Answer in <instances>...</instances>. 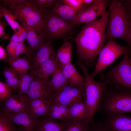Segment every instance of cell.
<instances>
[{"instance_id": "cell-1", "label": "cell", "mask_w": 131, "mask_h": 131, "mask_svg": "<svg viewBox=\"0 0 131 131\" xmlns=\"http://www.w3.org/2000/svg\"><path fill=\"white\" fill-rule=\"evenodd\" d=\"M109 10L99 19L85 25L74 38L80 58L87 63L93 61L104 46Z\"/></svg>"}, {"instance_id": "cell-2", "label": "cell", "mask_w": 131, "mask_h": 131, "mask_svg": "<svg viewBox=\"0 0 131 131\" xmlns=\"http://www.w3.org/2000/svg\"><path fill=\"white\" fill-rule=\"evenodd\" d=\"M99 108L111 117L120 113H131V90L118 85L108 86L103 91Z\"/></svg>"}, {"instance_id": "cell-3", "label": "cell", "mask_w": 131, "mask_h": 131, "mask_svg": "<svg viewBox=\"0 0 131 131\" xmlns=\"http://www.w3.org/2000/svg\"><path fill=\"white\" fill-rule=\"evenodd\" d=\"M109 16L105 40L119 39L126 41L131 17L120 0H109Z\"/></svg>"}, {"instance_id": "cell-4", "label": "cell", "mask_w": 131, "mask_h": 131, "mask_svg": "<svg viewBox=\"0 0 131 131\" xmlns=\"http://www.w3.org/2000/svg\"><path fill=\"white\" fill-rule=\"evenodd\" d=\"M78 65L84 75L85 86L83 100L87 110V122L89 124L93 122L94 115L100 108L104 90L108 84L106 82H99L95 81L82 62H79Z\"/></svg>"}, {"instance_id": "cell-5", "label": "cell", "mask_w": 131, "mask_h": 131, "mask_svg": "<svg viewBox=\"0 0 131 131\" xmlns=\"http://www.w3.org/2000/svg\"><path fill=\"white\" fill-rule=\"evenodd\" d=\"M29 0L23 3L9 7L17 20L35 28L39 34L43 35V22L46 10L37 8L30 3Z\"/></svg>"}, {"instance_id": "cell-6", "label": "cell", "mask_w": 131, "mask_h": 131, "mask_svg": "<svg viewBox=\"0 0 131 131\" xmlns=\"http://www.w3.org/2000/svg\"><path fill=\"white\" fill-rule=\"evenodd\" d=\"M75 25L52 13L47 12L45 15L42 33L48 40L62 39L68 40L72 38Z\"/></svg>"}, {"instance_id": "cell-7", "label": "cell", "mask_w": 131, "mask_h": 131, "mask_svg": "<svg viewBox=\"0 0 131 131\" xmlns=\"http://www.w3.org/2000/svg\"><path fill=\"white\" fill-rule=\"evenodd\" d=\"M129 53L124 54L120 62L101 76V81L116 84L131 90V61Z\"/></svg>"}, {"instance_id": "cell-8", "label": "cell", "mask_w": 131, "mask_h": 131, "mask_svg": "<svg viewBox=\"0 0 131 131\" xmlns=\"http://www.w3.org/2000/svg\"><path fill=\"white\" fill-rule=\"evenodd\" d=\"M129 52L128 47L119 45L113 40L108 41L99 54L95 70L91 75V77L93 78L122 55Z\"/></svg>"}, {"instance_id": "cell-9", "label": "cell", "mask_w": 131, "mask_h": 131, "mask_svg": "<svg viewBox=\"0 0 131 131\" xmlns=\"http://www.w3.org/2000/svg\"><path fill=\"white\" fill-rule=\"evenodd\" d=\"M108 1L107 0H95L87 8L79 12L71 23L75 25L89 23L96 20L106 12Z\"/></svg>"}, {"instance_id": "cell-10", "label": "cell", "mask_w": 131, "mask_h": 131, "mask_svg": "<svg viewBox=\"0 0 131 131\" xmlns=\"http://www.w3.org/2000/svg\"><path fill=\"white\" fill-rule=\"evenodd\" d=\"M84 90L69 84L58 90L52 95V102L68 106L73 103L83 99Z\"/></svg>"}, {"instance_id": "cell-11", "label": "cell", "mask_w": 131, "mask_h": 131, "mask_svg": "<svg viewBox=\"0 0 131 131\" xmlns=\"http://www.w3.org/2000/svg\"><path fill=\"white\" fill-rule=\"evenodd\" d=\"M29 104V100L25 94L13 95L4 101L3 111L11 114L28 110Z\"/></svg>"}, {"instance_id": "cell-12", "label": "cell", "mask_w": 131, "mask_h": 131, "mask_svg": "<svg viewBox=\"0 0 131 131\" xmlns=\"http://www.w3.org/2000/svg\"><path fill=\"white\" fill-rule=\"evenodd\" d=\"M34 76L29 90L25 95L29 100L41 98H51L53 94L48 86L47 82L49 79L45 80Z\"/></svg>"}, {"instance_id": "cell-13", "label": "cell", "mask_w": 131, "mask_h": 131, "mask_svg": "<svg viewBox=\"0 0 131 131\" xmlns=\"http://www.w3.org/2000/svg\"><path fill=\"white\" fill-rule=\"evenodd\" d=\"M7 114L12 122L18 126L20 131H35L38 120L28 110L17 113Z\"/></svg>"}, {"instance_id": "cell-14", "label": "cell", "mask_w": 131, "mask_h": 131, "mask_svg": "<svg viewBox=\"0 0 131 131\" xmlns=\"http://www.w3.org/2000/svg\"><path fill=\"white\" fill-rule=\"evenodd\" d=\"M55 53L50 40H47L31 57L29 69L31 71L36 69Z\"/></svg>"}, {"instance_id": "cell-15", "label": "cell", "mask_w": 131, "mask_h": 131, "mask_svg": "<svg viewBox=\"0 0 131 131\" xmlns=\"http://www.w3.org/2000/svg\"><path fill=\"white\" fill-rule=\"evenodd\" d=\"M105 122L110 131H131V115L119 114L105 118Z\"/></svg>"}, {"instance_id": "cell-16", "label": "cell", "mask_w": 131, "mask_h": 131, "mask_svg": "<svg viewBox=\"0 0 131 131\" xmlns=\"http://www.w3.org/2000/svg\"><path fill=\"white\" fill-rule=\"evenodd\" d=\"M56 53L53 54L37 68L31 71L30 74L44 80L49 79V76L52 75L59 66L58 63L55 59Z\"/></svg>"}, {"instance_id": "cell-17", "label": "cell", "mask_w": 131, "mask_h": 131, "mask_svg": "<svg viewBox=\"0 0 131 131\" xmlns=\"http://www.w3.org/2000/svg\"><path fill=\"white\" fill-rule=\"evenodd\" d=\"M63 75L69 84L84 90V77L77 71L71 63L64 65L59 64Z\"/></svg>"}, {"instance_id": "cell-18", "label": "cell", "mask_w": 131, "mask_h": 131, "mask_svg": "<svg viewBox=\"0 0 131 131\" xmlns=\"http://www.w3.org/2000/svg\"><path fill=\"white\" fill-rule=\"evenodd\" d=\"M24 24L28 32L26 39L28 43L27 49L30 55H33L44 43L45 38L43 35L37 33L35 28Z\"/></svg>"}, {"instance_id": "cell-19", "label": "cell", "mask_w": 131, "mask_h": 131, "mask_svg": "<svg viewBox=\"0 0 131 131\" xmlns=\"http://www.w3.org/2000/svg\"><path fill=\"white\" fill-rule=\"evenodd\" d=\"M50 12L59 17L70 22L74 19L78 12L58 0L51 8Z\"/></svg>"}, {"instance_id": "cell-20", "label": "cell", "mask_w": 131, "mask_h": 131, "mask_svg": "<svg viewBox=\"0 0 131 131\" xmlns=\"http://www.w3.org/2000/svg\"><path fill=\"white\" fill-rule=\"evenodd\" d=\"M68 106L70 120L84 121L87 123V110L83 99L75 102Z\"/></svg>"}, {"instance_id": "cell-21", "label": "cell", "mask_w": 131, "mask_h": 131, "mask_svg": "<svg viewBox=\"0 0 131 131\" xmlns=\"http://www.w3.org/2000/svg\"><path fill=\"white\" fill-rule=\"evenodd\" d=\"M47 115L53 120L66 121L70 120L68 106L52 101Z\"/></svg>"}, {"instance_id": "cell-22", "label": "cell", "mask_w": 131, "mask_h": 131, "mask_svg": "<svg viewBox=\"0 0 131 131\" xmlns=\"http://www.w3.org/2000/svg\"><path fill=\"white\" fill-rule=\"evenodd\" d=\"M72 46L68 40L64 41L62 46L56 53L55 59L60 65H64L71 63Z\"/></svg>"}, {"instance_id": "cell-23", "label": "cell", "mask_w": 131, "mask_h": 131, "mask_svg": "<svg viewBox=\"0 0 131 131\" xmlns=\"http://www.w3.org/2000/svg\"><path fill=\"white\" fill-rule=\"evenodd\" d=\"M52 76L51 79L48 80L47 84L49 90L53 94L69 84L59 66Z\"/></svg>"}, {"instance_id": "cell-24", "label": "cell", "mask_w": 131, "mask_h": 131, "mask_svg": "<svg viewBox=\"0 0 131 131\" xmlns=\"http://www.w3.org/2000/svg\"><path fill=\"white\" fill-rule=\"evenodd\" d=\"M63 130L62 123L49 117L38 120L35 131H63Z\"/></svg>"}, {"instance_id": "cell-25", "label": "cell", "mask_w": 131, "mask_h": 131, "mask_svg": "<svg viewBox=\"0 0 131 131\" xmlns=\"http://www.w3.org/2000/svg\"><path fill=\"white\" fill-rule=\"evenodd\" d=\"M30 62V58L25 56L19 58L8 64L17 74L21 75L28 73Z\"/></svg>"}, {"instance_id": "cell-26", "label": "cell", "mask_w": 131, "mask_h": 131, "mask_svg": "<svg viewBox=\"0 0 131 131\" xmlns=\"http://www.w3.org/2000/svg\"><path fill=\"white\" fill-rule=\"evenodd\" d=\"M0 11L14 32L17 31L20 28L21 25L17 21L15 15L11 10H8L6 7L0 5Z\"/></svg>"}, {"instance_id": "cell-27", "label": "cell", "mask_w": 131, "mask_h": 131, "mask_svg": "<svg viewBox=\"0 0 131 131\" xmlns=\"http://www.w3.org/2000/svg\"><path fill=\"white\" fill-rule=\"evenodd\" d=\"M70 120L62 123L63 131H84L89 125L85 121Z\"/></svg>"}, {"instance_id": "cell-28", "label": "cell", "mask_w": 131, "mask_h": 131, "mask_svg": "<svg viewBox=\"0 0 131 131\" xmlns=\"http://www.w3.org/2000/svg\"><path fill=\"white\" fill-rule=\"evenodd\" d=\"M24 54L26 57L31 58V56L29 53L27 47L24 43H18L14 50L8 54V59L7 61L8 64L19 58L20 55Z\"/></svg>"}, {"instance_id": "cell-29", "label": "cell", "mask_w": 131, "mask_h": 131, "mask_svg": "<svg viewBox=\"0 0 131 131\" xmlns=\"http://www.w3.org/2000/svg\"><path fill=\"white\" fill-rule=\"evenodd\" d=\"M0 131H20L14 125L8 114L4 111L0 114Z\"/></svg>"}, {"instance_id": "cell-30", "label": "cell", "mask_w": 131, "mask_h": 131, "mask_svg": "<svg viewBox=\"0 0 131 131\" xmlns=\"http://www.w3.org/2000/svg\"><path fill=\"white\" fill-rule=\"evenodd\" d=\"M20 75L18 94H25L29 90L34 76L28 74Z\"/></svg>"}, {"instance_id": "cell-31", "label": "cell", "mask_w": 131, "mask_h": 131, "mask_svg": "<svg viewBox=\"0 0 131 131\" xmlns=\"http://www.w3.org/2000/svg\"><path fill=\"white\" fill-rule=\"evenodd\" d=\"M51 103V100L46 103L28 111L32 116L36 118L40 116L47 115Z\"/></svg>"}, {"instance_id": "cell-32", "label": "cell", "mask_w": 131, "mask_h": 131, "mask_svg": "<svg viewBox=\"0 0 131 131\" xmlns=\"http://www.w3.org/2000/svg\"><path fill=\"white\" fill-rule=\"evenodd\" d=\"M60 2L67 5L78 13L82 10L87 9L92 4H83L81 0H60Z\"/></svg>"}, {"instance_id": "cell-33", "label": "cell", "mask_w": 131, "mask_h": 131, "mask_svg": "<svg viewBox=\"0 0 131 131\" xmlns=\"http://www.w3.org/2000/svg\"><path fill=\"white\" fill-rule=\"evenodd\" d=\"M29 2L37 8L43 10L51 8L58 0H29Z\"/></svg>"}, {"instance_id": "cell-34", "label": "cell", "mask_w": 131, "mask_h": 131, "mask_svg": "<svg viewBox=\"0 0 131 131\" xmlns=\"http://www.w3.org/2000/svg\"><path fill=\"white\" fill-rule=\"evenodd\" d=\"M12 89L6 82H0V100L5 101L12 95Z\"/></svg>"}, {"instance_id": "cell-35", "label": "cell", "mask_w": 131, "mask_h": 131, "mask_svg": "<svg viewBox=\"0 0 131 131\" xmlns=\"http://www.w3.org/2000/svg\"><path fill=\"white\" fill-rule=\"evenodd\" d=\"M50 98H41L29 100L28 110L36 108L51 100Z\"/></svg>"}, {"instance_id": "cell-36", "label": "cell", "mask_w": 131, "mask_h": 131, "mask_svg": "<svg viewBox=\"0 0 131 131\" xmlns=\"http://www.w3.org/2000/svg\"><path fill=\"white\" fill-rule=\"evenodd\" d=\"M89 125L90 131H110L104 124L101 123H95L93 122Z\"/></svg>"}, {"instance_id": "cell-37", "label": "cell", "mask_w": 131, "mask_h": 131, "mask_svg": "<svg viewBox=\"0 0 131 131\" xmlns=\"http://www.w3.org/2000/svg\"><path fill=\"white\" fill-rule=\"evenodd\" d=\"M3 73L5 79H12L18 75L11 67H5L3 69Z\"/></svg>"}, {"instance_id": "cell-38", "label": "cell", "mask_w": 131, "mask_h": 131, "mask_svg": "<svg viewBox=\"0 0 131 131\" xmlns=\"http://www.w3.org/2000/svg\"><path fill=\"white\" fill-rule=\"evenodd\" d=\"M27 0H1L0 1L3 5L9 8L13 6L23 3Z\"/></svg>"}, {"instance_id": "cell-39", "label": "cell", "mask_w": 131, "mask_h": 131, "mask_svg": "<svg viewBox=\"0 0 131 131\" xmlns=\"http://www.w3.org/2000/svg\"><path fill=\"white\" fill-rule=\"evenodd\" d=\"M7 26V24L4 21H0V37L3 41L8 39L9 38V35L5 31L4 28Z\"/></svg>"}, {"instance_id": "cell-40", "label": "cell", "mask_w": 131, "mask_h": 131, "mask_svg": "<svg viewBox=\"0 0 131 131\" xmlns=\"http://www.w3.org/2000/svg\"><path fill=\"white\" fill-rule=\"evenodd\" d=\"M27 31L25 24H22L18 43H24L25 40L26 39L27 37Z\"/></svg>"}, {"instance_id": "cell-41", "label": "cell", "mask_w": 131, "mask_h": 131, "mask_svg": "<svg viewBox=\"0 0 131 131\" xmlns=\"http://www.w3.org/2000/svg\"><path fill=\"white\" fill-rule=\"evenodd\" d=\"M120 1L125 7L128 13L131 17V0H121Z\"/></svg>"}, {"instance_id": "cell-42", "label": "cell", "mask_w": 131, "mask_h": 131, "mask_svg": "<svg viewBox=\"0 0 131 131\" xmlns=\"http://www.w3.org/2000/svg\"><path fill=\"white\" fill-rule=\"evenodd\" d=\"M125 41L128 45L130 51H131V20L128 29Z\"/></svg>"}, {"instance_id": "cell-43", "label": "cell", "mask_w": 131, "mask_h": 131, "mask_svg": "<svg viewBox=\"0 0 131 131\" xmlns=\"http://www.w3.org/2000/svg\"><path fill=\"white\" fill-rule=\"evenodd\" d=\"M20 28L17 31L14 32L13 34L10 38V42L18 43Z\"/></svg>"}, {"instance_id": "cell-44", "label": "cell", "mask_w": 131, "mask_h": 131, "mask_svg": "<svg viewBox=\"0 0 131 131\" xmlns=\"http://www.w3.org/2000/svg\"><path fill=\"white\" fill-rule=\"evenodd\" d=\"M17 43L10 42L6 48V50L8 53V54L10 53L14 50Z\"/></svg>"}, {"instance_id": "cell-45", "label": "cell", "mask_w": 131, "mask_h": 131, "mask_svg": "<svg viewBox=\"0 0 131 131\" xmlns=\"http://www.w3.org/2000/svg\"><path fill=\"white\" fill-rule=\"evenodd\" d=\"M8 56L5 50L1 45L0 46V60H7Z\"/></svg>"}, {"instance_id": "cell-46", "label": "cell", "mask_w": 131, "mask_h": 131, "mask_svg": "<svg viewBox=\"0 0 131 131\" xmlns=\"http://www.w3.org/2000/svg\"><path fill=\"white\" fill-rule=\"evenodd\" d=\"M95 0H81L82 4L84 5L90 4L93 3Z\"/></svg>"}, {"instance_id": "cell-47", "label": "cell", "mask_w": 131, "mask_h": 131, "mask_svg": "<svg viewBox=\"0 0 131 131\" xmlns=\"http://www.w3.org/2000/svg\"><path fill=\"white\" fill-rule=\"evenodd\" d=\"M84 131H90L89 129V126L88 127H87V128L86 129V130Z\"/></svg>"}, {"instance_id": "cell-48", "label": "cell", "mask_w": 131, "mask_h": 131, "mask_svg": "<svg viewBox=\"0 0 131 131\" xmlns=\"http://www.w3.org/2000/svg\"><path fill=\"white\" fill-rule=\"evenodd\" d=\"M129 52L130 53V54H131V57H130V59L131 61V52Z\"/></svg>"}, {"instance_id": "cell-49", "label": "cell", "mask_w": 131, "mask_h": 131, "mask_svg": "<svg viewBox=\"0 0 131 131\" xmlns=\"http://www.w3.org/2000/svg\"><path fill=\"white\" fill-rule=\"evenodd\" d=\"M130 52H131V51H130Z\"/></svg>"}]
</instances>
